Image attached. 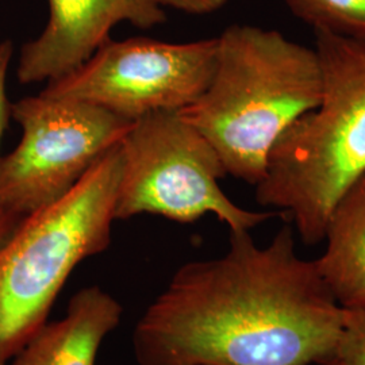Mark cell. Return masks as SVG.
Masks as SVG:
<instances>
[{"mask_svg": "<svg viewBox=\"0 0 365 365\" xmlns=\"http://www.w3.org/2000/svg\"><path fill=\"white\" fill-rule=\"evenodd\" d=\"M119 170L118 144L66 196L25 217L0 244V361L13 360L48 322L78 264L110 247Z\"/></svg>", "mask_w": 365, "mask_h": 365, "instance_id": "obj_4", "label": "cell"}, {"mask_svg": "<svg viewBox=\"0 0 365 365\" xmlns=\"http://www.w3.org/2000/svg\"><path fill=\"white\" fill-rule=\"evenodd\" d=\"M122 306L98 286L71 298L64 318L46 322L13 359V365H95L98 351L120 322Z\"/></svg>", "mask_w": 365, "mask_h": 365, "instance_id": "obj_9", "label": "cell"}, {"mask_svg": "<svg viewBox=\"0 0 365 365\" xmlns=\"http://www.w3.org/2000/svg\"><path fill=\"white\" fill-rule=\"evenodd\" d=\"M48 1L46 26L19 54L21 84L49 83L72 72L111 38V30L122 22L146 30L167 21L164 9L152 0Z\"/></svg>", "mask_w": 365, "mask_h": 365, "instance_id": "obj_8", "label": "cell"}, {"mask_svg": "<svg viewBox=\"0 0 365 365\" xmlns=\"http://www.w3.org/2000/svg\"><path fill=\"white\" fill-rule=\"evenodd\" d=\"M161 9L170 7L173 10L191 15H207L223 9L227 0H152Z\"/></svg>", "mask_w": 365, "mask_h": 365, "instance_id": "obj_14", "label": "cell"}, {"mask_svg": "<svg viewBox=\"0 0 365 365\" xmlns=\"http://www.w3.org/2000/svg\"><path fill=\"white\" fill-rule=\"evenodd\" d=\"M344 309L292 226L268 247L230 232L218 259L184 264L133 331L138 365H329Z\"/></svg>", "mask_w": 365, "mask_h": 365, "instance_id": "obj_1", "label": "cell"}, {"mask_svg": "<svg viewBox=\"0 0 365 365\" xmlns=\"http://www.w3.org/2000/svg\"><path fill=\"white\" fill-rule=\"evenodd\" d=\"M217 39L207 88L179 114L209 140L227 175L257 185L274 144L321 103L319 57L315 48L252 25H230Z\"/></svg>", "mask_w": 365, "mask_h": 365, "instance_id": "obj_2", "label": "cell"}, {"mask_svg": "<svg viewBox=\"0 0 365 365\" xmlns=\"http://www.w3.org/2000/svg\"><path fill=\"white\" fill-rule=\"evenodd\" d=\"M329 365H365V309H344L337 346Z\"/></svg>", "mask_w": 365, "mask_h": 365, "instance_id": "obj_12", "label": "cell"}, {"mask_svg": "<svg viewBox=\"0 0 365 365\" xmlns=\"http://www.w3.org/2000/svg\"><path fill=\"white\" fill-rule=\"evenodd\" d=\"M315 37L321 103L280 137L255 185L256 200L287 212L306 245L324 241L339 199L365 176V42Z\"/></svg>", "mask_w": 365, "mask_h": 365, "instance_id": "obj_3", "label": "cell"}, {"mask_svg": "<svg viewBox=\"0 0 365 365\" xmlns=\"http://www.w3.org/2000/svg\"><path fill=\"white\" fill-rule=\"evenodd\" d=\"M283 3L315 33L365 42V0H283Z\"/></svg>", "mask_w": 365, "mask_h": 365, "instance_id": "obj_11", "label": "cell"}, {"mask_svg": "<svg viewBox=\"0 0 365 365\" xmlns=\"http://www.w3.org/2000/svg\"><path fill=\"white\" fill-rule=\"evenodd\" d=\"M13 42L10 39L0 41V138L7 128L9 117L11 115V105L7 98V73L13 58ZM16 225L0 217V244L11 235Z\"/></svg>", "mask_w": 365, "mask_h": 365, "instance_id": "obj_13", "label": "cell"}, {"mask_svg": "<svg viewBox=\"0 0 365 365\" xmlns=\"http://www.w3.org/2000/svg\"><path fill=\"white\" fill-rule=\"evenodd\" d=\"M325 253L314 261L342 309H365V176L344 194L327 221Z\"/></svg>", "mask_w": 365, "mask_h": 365, "instance_id": "obj_10", "label": "cell"}, {"mask_svg": "<svg viewBox=\"0 0 365 365\" xmlns=\"http://www.w3.org/2000/svg\"><path fill=\"white\" fill-rule=\"evenodd\" d=\"M218 39L172 43L149 37L106 41L72 72L46 83L42 93L98 106L135 122L179 113L205 92Z\"/></svg>", "mask_w": 365, "mask_h": 365, "instance_id": "obj_7", "label": "cell"}, {"mask_svg": "<svg viewBox=\"0 0 365 365\" xmlns=\"http://www.w3.org/2000/svg\"><path fill=\"white\" fill-rule=\"evenodd\" d=\"M11 115L22 138L0 157V217L15 225L66 196L133 123L98 106L42 92L13 103Z\"/></svg>", "mask_w": 365, "mask_h": 365, "instance_id": "obj_6", "label": "cell"}, {"mask_svg": "<svg viewBox=\"0 0 365 365\" xmlns=\"http://www.w3.org/2000/svg\"><path fill=\"white\" fill-rule=\"evenodd\" d=\"M115 221L153 214L192 223L214 214L230 232L250 230L274 212L241 209L223 192L227 175L209 140L179 113H157L131 123L119 143Z\"/></svg>", "mask_w": 365, "mask_h": 365, "instance_id": "obj_5", "label": "cell"}, {"mask_svg": "<svg viewBox=\"0 0 365 365\" xmlns=\"http://www.w3.org/2000/svg\"><path fill=\"white\" fill-rule=\"evenodd\" d=\"M0 365H7V363H3V361H0Z\"/></svg>", "mask_w": 365, "mask_h": 365, "instance_id": "obj_15", "label": "cell"}]
</instances>
